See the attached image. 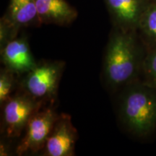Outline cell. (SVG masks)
<instances>
[{
  "label": "cell",
  "instance_id": "obj_1",
  "mask_svg": "<svg viewBox=\"0 0 156 156\" xmlns=\"http://www.w3.org/2000/svg\"><path fill=\"white\" fill-rule=\"evenodd\" d=\"M146 48L136 31L112 27L103 65V79L109 90H122L140 80Z\"/></svg>",
  "mask_w": 156,
  "mask_h": 156
},
{
  "label": "cell",
  "instance_id": "obj_2",
  "mask_svg": "<svg viewBox=\"0 0 156 156\" xmlns=\"http://www.w3.org/2000/svg\"><path fill=\"white\" fill-rule=\"evenodd\" d=\"M119 118L125 130L136 137H147L156 130V88L139 80L124 87Z\"/></svg>",
  "mask_w": 156,
  "mask_h": 156
},
{
  "label": "cell",
  "instance_id": "obj_3",
  "mask_svg": "<svg viewBox=\"0 0 156 156\" xmlns=\"http://www.w3.org/2000/svg\"><path fill=\"white\" fill-rule=\"evenodd\" d=\"M65 62L43 60L34 69L20 77L19 88L38 102L54 104Z\"/></svg>",
  "mask_w": 156,
  "mask_h": 156
},
{
  "label": "cell",
  "instance_id": "obj_4",
  "mask_svg": "<svg viewBox=\"0 0 156 156\" xmlns=\"http://www.w3.org/2000/svg\"><path fill=\"white\" fill-rule=\"evenodd\" d=\"M45 104L20 88L2 106L1 136L15 139L24 132L30 117Z\"/></svg>",
  "mask_w": 156,
  "mask_h": 156
},
{
  "label": "cell",
  "instance_id": "obj_5",
  "mask_svg": "<svg viewBox=\"0 0 156 156\" xmlns=\"http://www.w3.org/2000/svg\"><path fill=\"white\" fill-rule=\"evenodd\" d=\"M58 116L53 104L45 105L38 109L28 121L15 153L21 156L42 151Z\"/></svg>",
  "mask_w": 156,
  "mask_h": 156
},
{
  "label": "cell",
  "instance_id": "obj_6",
  "mask_svg": "<svg viewBox=\"0 0 156 156\" xmlns=\"http://www.w3.org/2000/svg\"><path fill=\"white\" fill-rule=\"evenodd\" d=\"M77 139L78 134L72 122L71 116L66 114H58L43 149L42 155H75Z\"/></svg>",
  "mask_w": 156,
  "mask_h": 156
},
{
  "label": "cell",
  "instance_id": "obj_7",
  "mask_svg": "<svg viewBox=\"0 0 156 156\" xmlns=\"http://www.w3.org/2000/svg\"><path fill=\"white\" fill-rule=\"evenodd\" d=\"M112 26L124 31H136L142 15L151 0H103Z\"/></svg>",
  "mask_w": 156,
  "mask_h": 156
},
{
  "label": "cell",
  "instance_id": "obj_8",
  "mask_svg": "<svg viewBox=\"0 0 156 156\" xmlns=\"http://www.w3.org/2000/svg\"><path fill=\"white\" fill-rule=\"evenodd\" d=\"M0 54L4 67L20 77L34 69L37 64L25 36H17L11 41L0 50Z\"/></svg>",
  "mask_w": 156,
  "mask_h": 156
},
{
  "label": "cell",
  "instance_id": "obj_9",
  "mask_svg": "<svg viewBox=\"0 0 156 156\" xmlns=\"http://www.w3.org/2000/svg\"><path fill=\"white\" fill-rule=\"evenodd\" d=\"M43 24L68 26L75 20L78 12L67 0H35Z\"/></svg>",
  "mask_w": 156,
  "mask_h": 156
},
{
  "label": "cell",
  "instance_id": "obj_10",
  "mask_svg": "<svg viewBox=\"0 0 156 156\" xmlns=\"http://www.w3.org/2000/svg\"><path fill=\"white\" fill-rule=\"evenodd\" d=\"M4 16L20 30L42 25L35 0H9Z\"/></svg>",
  "mask_w": 156,
  "mask_h": 156
},
{
  "label": "cell",
  "instance_id": "obj_11",
  "mask_svg": "<svg viewBox=\"0 0 156 156\" xmlns=\"http://www.w3.org/2000/svg\"><path fill=\"white\" fill-rule=\"evenodd\" d=\"M147 50L156 48V2L151 1L140 17L136 29Z\"/></svg>",
  "mask_w": 156,
  "mask_h": 156
},
{
  "label": "cell",
  "instance_id": "obj_12",
  "mask_svg": "<svg viewBox=\"0 0 156 156\" xmlns=\"http://www.w3.org/2000/svg\"><path fill=\"white\" fill-rule=\"evenodd\" d=\"M20 77L5 67L0 70V105L1 106L19 88Z\"/></svg>",
  "mask_w": 156,
  "mask_h": 156
},
{
  "label": "cell",
  "instance_id": "obj_13",
  "mask_svg": "<svg viewBox=\"0 0 156 156\" xmlns=\"http://www.w3.org/2000/svg\"><path fill=\"white\" fill-rule=\"evenodd\" d=\"M140 80L148 86L156 88V48L146 51Z\"/></svg>",
  "mask_w": 156,
  "mask_h": 156
},
{
  "label": "cell",
  "instance_id": "obj_14",
  "mask_svg": "<svg viewBox=\"0 0 156 156\" xmlns=\"http://www.w3.org/2000/svg\"><path fill=\"white\" fill-rule=\"evenodd\" d=\"M20 30L4 16L0 19V50L18 36Z\"/></svg>",
  "mask_w": 156,
  "mask_h": 156
},
{
  "label": "cell",
  "instance_id": "obj_15",
  "mask_svg": "<svg viewBox=\"0 0 156 156\" xmlns=\"http://www.w3.org/2000/svg\"><path fill=\"white\" fill-rule=\"evenodd\" d=\"M12 139L1 136L0 140V156H8L11 155L12 147L10 140Z\"/></svg>",
  "mask_w": 156,
  "mask_h": 156
},
{
  "label": "cell",
  "instance_id": "obj_16",
  "mask_svg": "<svg viewBox=\"0 0 156 156\" xmlns=\"http://www.w3.org/2000/svg\"><path fill=\"white\" fill-rule=\"evenodd\" d=\"M151 1H153V2H156V0H151Z\"/></svg>",
  "mask_w": 156,
  "mask_h": 156
}]
</instances>
